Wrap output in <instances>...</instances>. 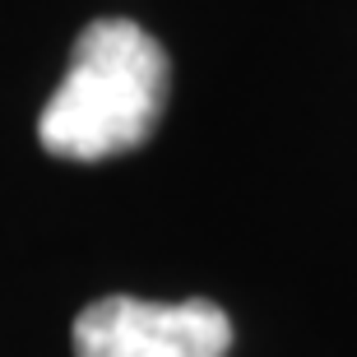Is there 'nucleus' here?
Here are the masks:
<instances>
[{"label": "nucleus", "instance_id": "nucleus-1", "mask_svg": "<svg viewBox=\"0 0 357 357\" xmlns=\"http://www.w3.org/2000/svg\"><path fill=\"white\" fill-rule=\"evenodd\" d=\"M172 66L135 19H93L75 38L70 70L38 116V144L52 158L102 162L130 153L158 130Z\"/></svg>", "mask_w": 357, "mask_h": 357}, {"label": "nucleus", "instance_id": "nucleus-2", "mask_svg": "<svg viewBox=\"0 0 357 357\" xmlns=\"http://www.w3.org/2000/svg\"><path fill=\"white\" fill-rule=\"evenodd\" d=\"M75 357H227L232 320L209 297L144 302V297H98L75 316Z\"/></svg>", "mask_w": 357, "mask_h": 357}]
</instances>
